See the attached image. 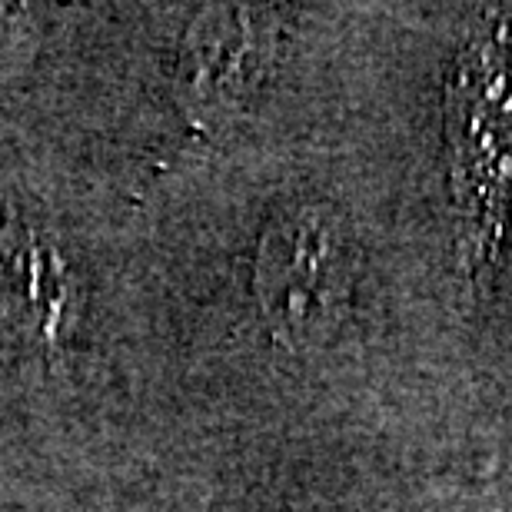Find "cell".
Masks as SVG:
<instances>
[{
  "label": "cell",
  "mask_w": 512,
  "mask_h": 512,
  "mask_svg": "<svg viewBox=\"0 0 512 512\" xmlns=\"http://www.w3.org/2000/svg\"><path fill=\"white\" fill-rule=\"evenodd\" d=\"M74 283L54 243L27 223L0 227V320L54 350Z\"/></svg>",
  "instance_id": "3"
},
{
  "label": "cell",
  "mask_w": 512,
  "mask_h": 512,
  "mask_svg": "<svg viewBox=\"0 0 512 512\" xmlns=\"http://www.w3.org/2000/svg\"><path fill=\"white\" fill-rule=\"evenodd\" d=\"M356 247L343 220L296 207L270 223L256 253V300L273 336L293 350L316 346L350 313Z\"/></svg>",
  "instance_id": "1"
},
{
  "label": "cell",
  "mask_w": 512,
  "mask_h": 512,
  "mask_svg": "<svg viewBox=\"0 0 512 512\" xmlns=\"http://www.w3.org/2000/svg\"><path fill=\"white\" fill-rule=\"evenodd\" d=\"M276 57V27L266 10L213 7L193 20L180 54V97L190 114L220 120L240 114L263 87Z\"/></svg>",
  "instance_id": "2"
}]
</instances>
